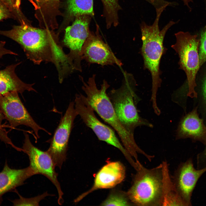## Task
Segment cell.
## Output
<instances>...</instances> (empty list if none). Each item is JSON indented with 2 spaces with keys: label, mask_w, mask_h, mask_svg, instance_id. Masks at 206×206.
Masks as SVG:
<instances>
[{
  "label": "cell",
  "mask_w": 206,
  "mask_h": 206,
  "mask_svg": "<svg viewBox=\"0 0 206 206\" xmlns=\"http://www.w3.org/2000/svg\"><path fill=\"white\" fill-rule=\"evenodd\" d=\"M95 74H93L86 82L83 78L80 76L83 84L82 90L86 94L87 100L94 110L114 130L125 149L135 160L138 161V154L145 156L146 153L137 145L134 135L125 128L117 117L106 93L110 85L104 80L100 88L98 89L95 82Z\"/></svg>",
  "instance_id": "2"
},
{
  "label": "cell",
  "mask_w": 206,
  "mask_h": 206,
  "mask_svg": "<svg viewBox=\"0 0 206 206\" xmlns=\"http://www.w3.org/2000/svg\"><path fill=\"white\" fill-rule=\"evenodd\" d=\"M197 111V106L181 119L176 131L177 140L190 138L193 142L206 144V126Z\"/></svg>",
  "instance_id": "15"
},
{
  "label": "cell",
  "mask_w": 206,
  "mask_h": 206,
  "mask_svg": "<svg viewBox=\"0 0 206 206\" xmlns=\"http://www.w3.org/2000/svg\"><path fill=\"white\" fill-rule=\"evenodd\" d=\"M74 102L78 115L87 126L92 130L99 140L118 149L130 164H134V159L120 142L113 130L97 118L85 96L81 94H76Z\"/></svg>",
  "instance_id": "7"
},
{
  "label": "cell",
  "mask_w": 206,
  "mask_h": 206,
  "mask_svg": "<svg viewBox=\"0 0 206 206\" xmlns=\"http://www.w3.org/2000/svg\"><path fill=\"white\" fill-rule=\"evenodd\" d=\"M11 10L15 16L17 17L21 13V11L17 10L14 7L12 0H1Z\"/></svg>",
  "instance_id": "31"
},
{
  "label": "cell",
  "mask_w": 206,
  "mask_h": 206,
  "mask_svg": "<svg viewBox=\"0 0 206 206\" xmlns=\"http://www.w3.org/2000/svg\"><path fill=\"white\" fill-rule=\"evenodd\" d=\"M102 206H133L126 192L115 190L112 191L101 204Z\"/></svg>",
  "instance_id": "20"
},
{
  "label": "cell",
  "mask_w": 206,
  "mask_h": 206,
  "mask_svg": "<svg viewBox=\"0 0 206 206\" xmlns=\"http://www.w3.org/2000/svg\"><path fill=\"white\" fill-rule=\"evenodd\" d=\"M164 10L156 11V17L151 25H148L144 22L140 25L142 45L140 52L144 61V67L150 72L152 79V94L151 100L153 107H156L157 94L161 86L162 80L160 65L161 57L166 51L163 45L165 35L169 29L176 23L170 21L160 30L159 21Z\"/></svg>",
  "instance_id": "3"
},
{
  "label": "cell",
  "mask_w": 206,
  "mask_h": 206,
  "mask_svg": "<svg viewBox=\"0 0 206 206\" xmlns=\"http://www.w3.org/2000/svg\"><path fill=\"white\" fill-rule=\"evenodd\" d=\"M81 58L90 64L102 66L116 64L119 66L122 65L121 61L115 56L101 38L91 33L83 47Z\"/></svg>",
  "instance_id": "13"
},
{
  "label": "cell",
  "mask_w": 206,
  "mask_h": 206,
  "mask_svg": "<svg viewBox=\"0 0 206 206\" xmlns=\"http://www.w3.org/2000/svg\"><path fill=\"white\" fill-rule=\"evenodd\" d=\"M16 192L19 197V199L11 201L14 206L31 205L39 206L40 201L44 199L47 196L50 195L47 192L43 194L29 198H27L21 196L18 193L16 190L14 192Z\"/></svg>",
  "instance_id": "22"
},
{
  "label": "cell",
  "mask_w": 206,
  "mask_h": 206,
  "mask_svg": "<svg viewBox=\"0 0 206 206\" xmlns=\"http://www.w3.org/2000/svg\"><path fill=\"white\" fill-rule=\"evenodd\" d=\"M25 139L22 148V151L28 156L29 166L35 175L41 174L47 178L56 187L58 194V202L59 205L64 202L63 193L58 179V174L55 170L56 166L47 152L40 150L31 143L29 135L24 133Z\"/></svg>",
  "instance_id": "9"
},
{
  "label": "cell",
  "mask_w": 206,
  "mask_h": 206,
  "mask_svg": "<svg viewBox=\"0 0 206 206\" xmlns=\"http://www.w3.org/2000/svg\"><path fill=\"white\" fill-rule=\"evenodd\" d=\"M125 175V167L122 163L119 161L107 162L96 173L92 187L79 196L74 202H78L98 189L114 187L124 180Z\"/></svg>",
  "instance_id": "14"
},
{
  "label": "cell",
  "mask_w": 206,
  "mask_h": 206,
  "mask_svg": "<svg viewBox=\"0 0 206 206\" xmlns=\"http://www.w3.org/2000/svg\"><path fill=\"white\" fill-rule=\"evenodd\" d=\"M5 119L2 114L0 112V140L5 144H9L13 148L18 151H22V148L16 146L13 143L11 139L8 136L7 133L2 126L3 120Z\"/></svg>",
  "instance_id": "24"
},
{
  "label": "cell",
  "mask_w": 206,
  "mask_h": 206,
  "mask_svg": "<svg viewBox=\"0 0 206 206\" xmlns=\"http://www.w3.org/2000/svg\"><path fill=\"white\" fill-rule=\"evenodd\" d=\"M204 150L198 153L197 156V169L206 168V144Z\"/></svg>",
  "instance_id": "26"
},
{
  "label": "cell",
  "mask_w": 206,
  "mask_h": 206,
  "mask_svg": "<svg viewBox=\"0 0 206 206\" xmlns=\"http://www.w3.org/2000/svg\"><path fill=\"white\" fill-rule=\"evenodd\" d=\"M152 5L156 10L160 9L166 6L168 2L165 0H144Z\"/></svg>",
  "instance_id": "28"
},
{
  "label": "cell",
  "mask_w": 206,
  "mask_h": 206,
  "mask_svg": "<svg viewBox=\"0 0 206 206\" xmlns=\"http://www.w3.org/2000/svg\"><path fill=\"white\" fill-rule=\"evenodd\" d=\"M88 15L77 16L71 26L68 27L62 42V46L69 48L67 54L75 70L82 72L81 52L83 47L90 32Z\"/></svg>",
  "instance_id": "11"
},
{
  "label": "cell",
  "mask_w": 206,
  "mask_h": 206,
  "mask_svg": "<svg viewBox=\"0 0 206 206\" xmlns=\"http://www.w3.org/2000/svg\"><path fill=\"white\" fill-rule=\"evenodd\" d=\"M199 49L200 68L206 62V27L201 35Z\"/></svg>",
  "instance_id": "23"
},
{
  "label": "cell",
  "mask_w": 206,
  "mask_h": 206,
  "mask_svg": "<svg viewBox=\"0 0 206 206\" xmlns=\"http://www.w3.org/2000/svg\"><path fill=\"white\" fill-rule=\"evenodd\" d=\"M183 1L184 5H187L188 7H189V3L191 2H192V0H182Z\"/></svg>",
  "instance_id": "32"
},
{
  "label": "cell",
  "mask_w": 206,
  "mask_h": 206,
  "mask_svg": "<svg viewBox=\"0 0 206 206\" xmlns=\"http://www.w3.org/2000/svg\"><path fill=\"white\" fill-rule=\"evenodd\" d=\"M33 6L36 10L39 9V0H28ZM14 7L17 10L20 11V6L21 0H12Z\"/></svg>",
  "instance_id": "27"
},
{
  "label": "cell",
  "mask_w": 206,
  "mask_h": 206,
  "mask_svg": "<svg viewBox=\"0 0 206 206\" xmlns=\"http://www.w3.org/2000/svg\"><path fill=\"white\" fill-rule=\"evenodd\" d=\"M40 3L43 6L51 8H55L58 6L60 0H39Z\"/></svg>",
  "instance_id": "30"
},
{
  "label": "cell",
  "mask_w": 206,
  "mask_h": 206,
  "mask_svg": "<svg viewBox=\"0 0 206 206\" xmlns=\"http://www.w3.org/2000/svg\"><path fill=\"white\" fill-rule=\"evenodd\" d=\"M206 172V168L195 169L191 158L179 165L172 179L185 206L192 205L191 198L193 191L198 180Z\"/></svg>",
  "instance_id": "12"
},
{
  "label": "cell",
  "mask_w": 206,
  "mask_h": 206,
  "mask_svg": "<svg viewBox=\"0 0 206 206\" xmlns=\"http://www.w3.org/2000/svg\"><path fill=\"white\" fill-rule=\"evenodd\" d=\"M5 41H1L0 42V59L6 54L17 55V54L16 53L6 49L5 47Z\"/></svg>",
  "instance_id": "29"
},
{
  "label": "cell",
  "mask_w": 206,
  "mask_h": 206,
  "mask_svg": "<svg viewBox=\"0 0 206 206\" xmlns=\"http://www.w3.org/2000/svg\"><path fill=\"white\" fill-rule=\"evenodd\" d=\"M175 43L171 46L179 58V68L183 70L187 76L185 84L178 89L185 96L197 98L195 90L196 76L200 69L199 49L200 39L197 35L180 31L175 34Z\"/></svg>",
  "instance_id": "6"
},
{
  "label": "cell",
  "mask_w": 206,
  "mask_h": 206,
  "mask_svg": "<svg viewBox=\"0 0 206 206\" xmlns=\"http://www.w3.org/2000/svg\"><path fill=\"white\" fill-rule=\"evenodd\" d=\"M21 62L9 66L0 70V96L12 92L22 94L25 91L36 92L33 88L34 83L27 84L23 82L15 73V69Z\"/></svg>",
  "instance_id": "17"
},
{
  "label": "cell",
  "mask_w": 206,
  "mask_h": 206,
  "mask_svg": "<svg viewBox=\"0 0 206 206\" xmlns=\"http://www.w3.org/2000/svg\"><path fill=\"white\" fill-rule=\"evenodd\" d=\"M0 35L7 37L19 44L27 58L35 64L42 62L55 65L59 76L69 73L72 66L63 49L58 36L53 32L33 27L25 21L11 29L0 30Z\"/></svg>",
  "instance_id": "1"
},
{
  "label": "cell",
  "mask_w": 206,
  "mask_h": 206,
  "mask_svg": "<svg viewBox=\"0 0 206 206\" xmlns=\"http://www.w3.org/2000/svg\"><path fill=\"white\" fill-rule=\"evenodd\" d=\"M9 18L17 19L15 16L10 8L0 0V21Z\"/></svg>",
  "instance_id": "25"
},
{
  "label": "cell",
  "mask_w": 206,
  "mask_h": 206,
  "mask_svg": "<svg viewBox=\"0 0 206 206\" xmlns=\"http://www.w3.org/2000/svg\"><path fill=\"white\" fill-rule=\"evenodd\" d=\"M78 115L74 101L70 102L51 140L49 147L46 151L56 167L60 169L66 159L70 136L74 120Z\"/></svg>",
  "instance_id": "8"
},
{
  "label": "cell",
  "mask_w": 206,
  "mask_h": 206,
  "mask_svg": "<svg viewBox=\"0 0 206 206\" xmlns=\"http://www.w3.org/2000/svg\"><path fill=\"white\" fill-rule=\"evenodd\" d=\"M162 164L163 177L162 206H185L170 176L167 162L163 161Z\"/></svg>",
  "instance_id": "18"
},
{
  "label": "cell",
  "mask_w": 206,
  "mask_h": 206,
  "mask_svg": "<svg viewBox=\"0 0 206 206\" xmlns=\"http://www.w3.org/2000/svg\"><path fill=\"white\" fill-rule=\"evenodd\" d=\"M203 72L196 92L199 99V106L202 115L206 119V67Z\"/></svg>",
  "instance_id": "21"
},
{
  "label": "cell",
  "mask_w": 206,
  "mask_h": 206,
  "mask_svg": "<svg viewBox=\"0 0 206 206\" xmlns=\"http://www.w3.org/2000/svg\"><path fill=\"white\" fill-rule=\"evenodd\" d=\"M133 205L162 206L163 177L162 163L151 169L141 164L126 192Z\"/></svg>",
  "instance_id": "5"
},
{
  "label": "cell",
  "mask_w": 206,
  "mask_h": 206,
  "mask_svg": "<svg viewBox=\"0 0 206 206\" xmlns=\"http://www.w3.org/2000/svg\"><path fill=\"white\" fill-rule=\"evenodd\" d=\"M17 92H12L0 96V112L11 126L15 128L23 125L31 128L37 138H39L38 132L44 131L51 134L41 127L34 120L21 101Z\"/></svg>",
  "instance_id": "10"
},
{
  "label": "cell",
  "mask_w": 206,
  "mask_h": 206,
  "mask_svg": "<svg viewBox=\"0 0 206 206\" xmlns=\"http://www.w3.org/2000/svg\"><path fill=\"white\" fill-rule=\"evenodd\" d=\"M136 85L133 75L124 71L121 86L112 89L108 94L120 121L125 128L133 135L135 129L138 126L153 127L138 114L137 106L140 99L136 93Z\"/></svg>",
  "instance_id": "4"
},
{
  "label": "cell",
  "mask_w": 206,
  "mask_h": 206,
  "mask_svg": "<svg viewBox=\"0 0 206 206\" xmlns=\"http://www.w3.org/2000/svg\"><path fill=\"white\" fill-rule=\"evenodd\" d=\"M34 175L33 171L29 166L21 169H12L6 161L3 170L0 172V205L5 194L11 191L14 192L16 188L23 185L27 179Z\"/></svg>",
  "instance_id": "16"
},
{
  "label": "cell",
  "mask_w": 206,
  "mask_h": 206,
  "mask_svg": "<svg viewBox=\"0 0 206 206\" xmlns=\"http://www.w3.org/2000/svg\"><path fill=\"white\" fill-rule=\"evenodd\" d=\"M93 0H67V12L74 17L80 15L93 16Z\"/></svg>",
  "instance_id": "19"
}]
</instances>
